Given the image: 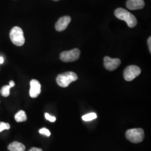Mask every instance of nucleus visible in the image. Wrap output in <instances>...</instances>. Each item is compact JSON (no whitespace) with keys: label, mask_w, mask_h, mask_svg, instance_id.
Masks as SVG:
<instances>
[{"label":"nucleus","mask_w":151,"mask_h":151,"mask_svg":"<svg viewBox=\"0 0 151 151\" xmlns=\"http://www.w3.org/2000/svg\"><path fill=\"white\" fill-rule=\"evenodd\" d=\"M10 88H11V87L9 85H6V86L2 87L1 90V91H0L1 95L4 97L9 96L10 93Z\"/></svg>","instance_id":"obj_13"},{"label":"nucleus","mask_w":151,"mask_h":151,"mask_svg":"<svg viewBox=\"0 0 151 151\" xmlns=\"http://www.w3.org/2000/svg\"><path fill=\"white\" fill-rule=\"evenodd\" d=\"M80 53V49L77 48L68 51H64L60 54V58L64 62H74L79 58Z\"/></svg>","instance_id":"obj_5"},{"label":"nucleus","mask_w":151,"mask_h":151,"mask_svg":"<svg viewBox=\"0 0 151 151\" xmlns=\"http://www.w3.org/2000/svg\"><path fill=\"white\" fill-rule=\"evenodd\" d=\"M97 118V115L95 113H91L87 114L86 115H84L82 117V119L84 121H91L93 119H95Z\"/></svg>","instance_id":"obj_14"},{"label":"nucleus","mask_w":151,"mask_h":151,"mask_svg":"<svg viewBox=\"0 0 151 151\" xmlns=\"http://www.w3.org/2000/svg\"><path fill=\"white\" fill-rule=\"evenodd\" d=\"M8 150L10 151H25V146L18 142H13L8 146Z\"/></svg>","instance_id":"obj_11"},{"label":"nucleus","mask_w":151,"mask_h":151,"mask_svg":"<svg viewBox=\"0 0 151 151\" xmlns=\"http://www.w3.org/2000/svg\"><path fill=\"white\" fill-rule=\"evenodd\" d=\"M148 48L150 49V53H151V37H150L148 39Z\"/></svg>","instance_id":"obj_18"},{"label":"nucleus","mask_w":151,"mask_h":151,"mask_svg":"<svg viewBox=\"0 0 151 151\" xmlns=\"http://www.w3.org/2000/svg\"><path fill=\"white\" fill-rule=\"evenodd\" d=\"M10 128V125L9 123H6L4 122H0V132L5 129H9Z\"/></svg>","instance_id":"obj_15"},{"label":"nucleus","mask_w":151,"mask_h":151,"mask_svg":"<svg viewBox=\"0 0 151 151\" xmlns=\"http://www.w3.org/2000/svg\"><path fill=\"white\" fill-rule=\"evenodd\" d=\"M126 137L128 140L134 143L142 142L145 138L144 130L142 128H134L128 130L126 132Z\"/></svg>","instance_id":"obj_4"},{"label":"nucleus","mask_w":151,"mask_h":151,"mask_svg":"<svg viewBox=\"0 0 151 151\" xmlns=\"http://www.w3.org/2000/svg\"><path fill=\"white\" fill-rule=\"evenodd\" d=\"M39 132L40 134H43V135H46L47 137H49L50 135V132L48 129L45 128H42L39 130Z\"/></svg>","instance_id":"obj_16"},{"label":"nucleus","mask_w":151,"mask_h":151,"mask_svg":"<svg viewBox=\"0 0 151 151\" xmlns=\"http://www.w3.org/2000/svg\"><path fill=\"white\" fill-rule=\"evenodd\" d=\"M10 37L12 43L16 46L21 47L25 43L24 32L21 27H15L11 30Z\"/></svg>","instance_id":"obj_3"},{"label":"nucleus","mask_w":151,"mask_h":151,"mask_svg":"<svg viewBox=\"0 0 151 151\" xmlns=\"http://www.w3.org/2000/svg\"><path fill=\"white\" fill-rule=\"evenodd\" d=\"M29 151H43V150L41 148H38L36 147H33L32 148H31Z\"/></svg>","instance_id":"obj_19"},{"label":"nucleus","mask_w":151,"mask_h":151,"mask_svg":"<svg viewBox=\"0 0 151 151\" xmlns=\"http://www.w3.org/2000/svg\"><path fill=\"white\" fill-rule=\"evenodd\" d=\"M53 1H60V0H53Z\"/></svg>","instance_id":"obj_22"},{"label":"nucleus","mask_w":151,"mask_h":151,"mask_svg":"<svg viewBox=\"0 0 151 151\" xmlns=\"http://www.w3.org/2000/svg\"><path fill=\"white\" fill-rule=\"evenodd\" d=\"M9 86H10V87H13L14 86H15V82L14 81H11L9 82Z\"/></svg>","instance_id":"obj_20"},{"label":"nucleus","mask_w":151,"mask_h":151,"mask_svg":"<svg viewBox=\"0 0 151 151\" xmlns=\"http://www.w3.org/2000/svg\"><path fill=\"white\" fill-rule=\"evenodd\" d=\"M145 1L143 0H128L127 2V7L131 10L142 9L145 6Z\"/></svg>","instance_id":"obj_10"},{"label":"nucleus","mask_w":151,"mask_h":151,"mask_svg":"<svg viewBox=\"0 0 151 151\" xmlns=\"http://www.w3.org/2000/svg\"><path fill=\"white\" fill-rule=\"evenodd\" d=\"M114 14L118 19L126 22L129 27H135L137 24V20L135 16L124 9L118 8L116 9Z\"/></svg>","instance_id":"obj_1"},{"label":"nucleus","mask_w":151,"mask_h":151,"mask_svg":"<svg viewBox=\"0 0 151 151\" xmlns=\"http://www.w3.org/2000/svg\"><path fill=\"white\" fill-rule=\"evenodd\" d=\"M71 21L70 16L61 17L55 24V29L58 32H62L66 29Z\"/></svg>","instance_id":"obj_8"},{"label":"nucleus","mask_w":151,"mask_h":151,"mask_svg":"<svg viewBox=\"0 0 151 151\" xmlns=\"http://www.w3.org/2000/svg\"><path fill=\"white\" fill-rule=\"evenodd\" d=\"M104 63L106 70L112 71L115 70L119 67L121 63V60L119 58H111L106 56L104 58Z\"/></svg>","instance_id":"obj_7"},{"label":"nucleus","mask_w":151,"mask_h":151,"mask_svg":"<svg viewBox=\"0 0 151 151\" xmlns=\"http://www.w3.org/2000/svg\"><path fill=\"white\" fill-rule=\"evenodd\" d=\"M141 70L137 65H131L127 67L124 71V78L127 81H133L138 76L140 75Z\"/></svg>","instance_id":"obj_6"},{"label":"nucleus","mask_w":151,"mask_h":151,"mask_svg":"<svg viewBox=\"0 0 151 151\" xmlns=\"http://www.w3.org/2000/svg\"><path fill=\"white\" fill-rule=\"evenodd\" d=\"M78 80V76L73 72H67L60 74L56 78L58 85L62 87H67L71 82Z\"/></svg>","instance_id":"obj_2"},{"label":"nucleus","mask_w":151,"mask_h":151,"mask_svg":"<svg viewBox=\"0 0 151 151\" xmlns=\"http://www.w3.org/2000/svg\"><path fill=\"white\" fill-rule=\"evenodd\" d=\"M15 119L17 122H25L27 120V114L24 111L20 110L15 114Z\"/></svg>","instance_id":"obj_12"},{"label":"nucleus","mask_w":151,"mask_h":151,"mask_svg":"<svg viewBox=\"0 0 151 151\" xmlns=\"http://www.w3.org/2000/svg\"><path fill=\"white\" fill-rule=\"evenodd\" d=\"M30 96L32 98L38 97L41 92V85L37 80H32L30 81Z\"/></svg>","instance_id":"obj_9"},{"label":"nucleus","mask_w":151,"mask_h":151,"mask_svg":"<svg viewBox=\"0 0 151 151\" xmlns=\"http://www.w3.org/2000/svg\"><path fill=\"white\" fill-rule=\"evenodd\" d=\"M4 58L2 57H0V64H2L4 63Z\"/></svg>","instance_id":"obj_21"},{"label":"nucleus","mask_w":151,"mask_h":151,"mask_svg":"<svg viewBox=\"0 0 151 151\" xmlns=\"http://www.w3.org/2000/svg\"><path fill=\"white\" fill-rule=\"evenodd\" d=\"M45 119H47L48 120L50 121V122H54L56 120L55 117L53 116H51L50 115H49L48 113L45 114Z\"/></svg>","instance_id":"obj_17"}]
</instances>
